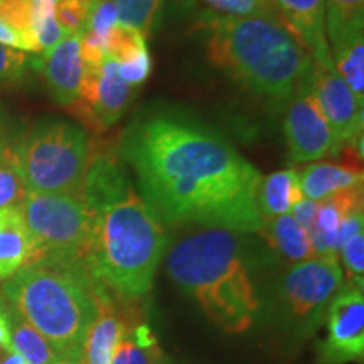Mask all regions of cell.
<instances>
[{
    "mask_svg": "<svg viewBox=\"0 0 364 364\" xmlns=\"http://www.w3.org/2000/svg\"><path fill=\"white\" fill-rule=\"evenodd\" d=\"M27 196L24 181L14 164L11 145L0 152V209L19 206Z\"/></svg>",
    "mask_w": 364,
    "mask_h": 364,
    "instance_id": "obj_27",
    "label": "cell"
},
{
    "mask_svg": "<svg viewBox=\"0 0 364 364\" xmlns=\"http://www.w3.org/2000/svg\"><path fill=\"white\" fill-rule=\"evenodd\" d=\"M9 309L21 316L53 346L58 356L78 359L86 332L97 317L102 297L88 268L22 267L2 287Z\"/></svg>",
    "mask_w": 364,
    "mask_h": 364,
    "instance_id": "obj_5",
    "label": "cell"
},
{
    "mask_svg": "<svg viewBox=\"0 0 364 364\" xmlns=\"http://www.w3.org/2000/svg\"><path fill=\"white\" fill-rule=\"evenodd\" d=\"M9 147V144H6V130H4V117H2V110H0V152L4 149Z\"/></svg>",
    "mask_w": 364,
    "mask_h": 364,
    "instance_id": "obj_39",
    "label": "cell"
},
{
    "mask_svg": "<svg viewBox=\"0 0 364 364\" xmlns=\"http://www.w3.org/2000/svg\"><path fill=\"white\" fill-rule=\"evenodd\" d=\"M91 6L86 0H59L54 9V19L66 36L80 34L88 21Z\"/></svg>",
    "mask_w": 364,
    "mask_h": 364,
    "instance_id": "obj_28",
    "label": "cell"
},
{
    "mask_svg": "<svg viewBox=\"0 0 364 364\" xmlns=\"http://www.w3.org/2000/svg\"><path fill=\"white\" fill-rule=\"evenodd\" d=\"M7 311L11 318V346L27 364H51L59 358L53 346L33 326L11 309Z\"/></svg>",
    "mask_w": 364,
    "mask_h": 364,
    "instance_id": "obj_23",
    "label": "cell"
},
{
    "mask_svg": "<svg viewBox=\"0 0 364 364\" xmlns=\"http://www.w3.org/2000/svg\"><path fill=\"white\" fill-rule=\"evenodd\" d=\"M282 24L311 59L329 56L326 36V0H272Z\"/></svg>",
    "mask_w": 364,
    "mask_h": 364,
    "instance_id": "obj_14",
    "label": "cell"
},
{
    "mask_svg": "<svg viewBox=\"0 0 364 364\" xmlns=\"http://www.w3.org/2000/svg\"><path fill=\"white\" fill-rule=\"evenodd\" d=\"M0 21L24 36L38 53L31 31V0H0Z\"/></svg>",
    "mask_w": 364,
    "mask_h": 364,
    "instance_id": "obj_29",
    "label": "cell"
},
{
    "mask_svg": "<svg viewBox=\"0 0 364 364\" xmlns=\"http://www.w3.org/2000/svg\"><path fill=\"white\" fill-rule=\"evenodd\" d=\"M363 169L356 162H314L300 174L304 198L324 201L339 191L363 188Z\"/></svg>",
    "mask_w": 364,
    "mask_h": 364,
    "instance_id": "obj_16",
    "label": "cell"
},
{
    "mask_svg": "<svg viewBox=\"0 0 364 364\" xmlns=\"http://www.w3.org/2000/svg\"><path fill=\"white\" fill-rule=\"evenodd\" d=\"M51 364H80L78 359H71V358H63L59 356L58 359H54Z\"/></svg>",
    "mask_w": 364,
    "mask_h": 364,
    "instance_id": "obj_40",
    "label": "cell"
},
{
    "mask_svg": "<svg viewBox=\"0 0 364 364\" xmlns=\"http://www.w3.org/2000/svg\"><path fill=\"white\" fill-rule=\"evenodd\" d=\"M80 198L93 211L86 268L113 300L139 302L152 290L167 247L164 225L132 184L120 156L91 152Z\"/></svg>",
    "mask_w": 364,
    "mask_h": 364,
    "instance_id": "obj_2",
    "label": "cell"
},
{
    "mask_svg": "<svg viewBox=\"0 0 364 364\" xmlns=\"http://www.w3.org/2000/svg\"><path fill=\"white\" fill-rule=\"evenodd\" d=\"M208 11L231 17H262L280 21L272 0H201Z\"/></svg>",
    "mask_w": 364,
    "mask_h": 364,
    "instance_id": "obj_26",
    "label": "cell"
},
{
    "mask_svg": "<svg viewBox=\"0 0 364 364\" xmlns=\"http://www.w3.org/2000/svg\"><path fill=\"white\" fill-rule=\"evenodd\" d=\"M118 22L139 31L145 39L152 36L162 19L166 0H113Z\"/></svg>",
    "mask_w": 364,
    "mask_h": 364,
    "instance_id": "obj_24",
    "label": "cell"
},
{
    "mask_svg": "<svg viewBox=\"0 0 364 364\" xmlns=\"http://www.w3.org/2000/svg\"><path fill=\"white\" fill-rule=\"evenodd\" d=\"M118 22V12L113 0H100L91 6L85 29L105 41L110 29Z\"/></svg>",
    "mask_w": 364,
    "mask_h": 364,
    "instance_id": "obj_31",
    "label": "cell"
},
{
    "mask_svg": "<svg viewBox=\"0 0 364 364\" xmlns=\"http://www.w3.org/2000/svg\"><path fill=\"white\" fill-rule=\"evenodd\" d=\"M112 364H169L164 358L156 334L149 326L139 324L127 331L113 353Z\"/></svg>",
    "mask_w": 364,
    "mask_h": 364,
    "instance_id": "obj_21",
    "label": "cell"
},
{
    "mask_svg": "<svg viewBox=\"0 0 364 364\" xmlns=\"http://www.w3.org/2000/svg\"><path fill=\"white\" fill-rule=\"evenodd\" d=\"M314 88L327 124L331 127L336 147L353 150L363 159V105L336 71L332 56L311 59Z\"/></svg>",
    "mask_w": 364,
    "mask_h": 364,
    "instance_id": "obj_11",
    "label": "cell"
},
{
    "mask_svg": "<svg viewBox=\"0 0 364 364\" xmlns=\"http://www.w3.org/2000/svg\"><path fill=\"white\" fill-rule=\"evenodd\" d=\"M341 260L349 277V284L363 289L364 280V233L359 231L351 236L339 250Z\"/></svg>",
    "mask_w": 364,
    "mask_h": 364,
    "instance_id": "obj_30",
    "label": "cell"
},
{
    "mask_svg": "<svg viewBox=\"0 0 364 364\" xmlns=\"http://www.w3.org/2000/svg\"><path fill=\"white\" fill-rule=\"evenodd\" d=\"M258 233L277 255L290 263L311 260L314 257L309 233L294 220L292 215H284L273 220L262 221Z\"/></svg>",
    "mask_w": 364,
    "mask_h": 364,
    "instance_id": "obj_19",
    "label": "cell"
},
{
    "mask_svg": "<svg viewBox=\"0 0 364 364\" xmlns=\"http://www.w3.org/2000/svg\"><path fill=\"white\" fill-rule=\"evenodd\" d=\"M147 51L145 38L134 27L117 22L105 38V56L117 65H124L140 53Z\"/></svg>",
    "mask_w": 364,
    "mask_h": 364,
    "instance_id": "obj_25",
    "label": "cell"
},
{
    "mask_svg": "<svg viewBox=\"0 0 364 364\" xmlns=\"http://www.w3.org/2000/svg\"><path fill=\"white\" fill-rule=\"evenodd\" d=\"M336 71L351 90L359 105H364V34L331 48Z\"/></svg>",
    "mask_w": 364,
    "mask_h": 364,
    "instance_id": "obj_22",
    "label": "cell"
},
{
    "mask_svg": "<svg viewBox=\"0 0 364 364\" xmlns=\"http://www.w3.org/2000/svg\"><path fill=\"white\" fill-rule=\"evenodd\" d=\"M343 284L339 258H311L294 263L277 282L268 306L277 334L289 346L304 343L316 334L327 306Z\"/></svg>",
    "mask_w": 364,
    "mask_h": 364,
    "instance_id": "obj_8",
    "label": "cell"
},
{
    "mask_svg": "<svg viewBox=\"0 0 364 364\" xmlns=\"http://www.w3.org/2000/svg\"><path fill=\"white\" fill-rule=\"evenodd\" d=\"M127 331L129 322L117 309L115 300L102 297L97 317L86 332L80 364H112L113 353Z\"/></svg>",
    "mask_w": 364,
    "mask_h": 364,
    "instance_id": "obj_15",
    "label": "cell"
},
{
    "mask_svg": "<svg viewBox=\"0 0 364 364\" xmlns=\"http://www.w3.org/2000/svg\"><path fill=\"white\" fill-rule=\"evenodd\" d=\"M34 63L43 71L46 86L54 102L61 107H71L76 103L85 73L80 34L68 36L51 51L41 54V59Z\"/></svg>",
    "mask_w": 364,
    "mask_h": 364,
    "instance_id": "obj_13",
    "label": "cell"
},
{
    "mask_svg": "<svg viewBox=\"0 0 364 364\" xmlns=\"http://www.w3.org/2000/svg\"><path fill=\"white\" fill-rule=\"evenodd\" d=\"M194 22L209 65L277 108L289 103L311 56L280 21L203 11Z\"/></svg>",
    "mask_w": 364,
    "mask_h": 364,
    "instance_id": "obj_4",
    "label": "cell"
},
{
    "mask_svg": "<svg viewBox=\"0 0 364 364\" xmlns=\"http://www.w3.org/2000/svg\"><path fill=\"white\" fill-rule=\"evenodd\" d=\"M19 209L33 238L27 265L86 267L93 211L80 196L27 193Z\"/></svg>",
    "mask_w": 364,
    "mask_h": 364,
    "instance_id": "obj_7",
    "label": "cell"
},
{
    "mask_svg": "<svg viewBox=\"0 0 364 364\" xmlns=\"http://www.w3.org/2000/svg\"><path fill=\"white\" fill-rule=\"evenodd\" d=\"M302 199L300 174L295 169H284L263 177L257 194V206L262 221L290 215L292 208Z\"/></svg>",
    "mask_w": 364,
    "mask_h": 364,
    "instance_id": "obj_18",
    "label": "cell"
},
{
    "mask_svg": "<svg viewBox=\"0 0 364 364\" xmlns=\"http://www.w3.org/2000/svg\"><path fill=\"white\" fill-rule=\"evenodd\" d=\"M0 46H6V48H12L16 51H26V53H36L34 46L27 41L24 36L16 33L11 27L4 24L0 21Z\"/></svg>",
    "mask_w": 364,
    "mask_h": 364,
    "instance_id": "obj_36",
    "label": "cell"
},
{
    "mask_svg": "<svg viewBox=\"0 0 364 364\" xmlns=\"http://www.w3.org/2000/svg\"><path fill=\"white\" fill-rule=\"evenodd\" d=\"M29 59L22 51L0 46V85L17 83L24 78Z\"/></svg>",
    "mask_w": 364,
    "mask_h": 364,
    "instance_id": "obj_32",
    "label": "cell"
},
{
    "mask_svg": "<svg viewBox=\"0 0 364 364\" xmlns=\"http://www.w3.org/2000/svg\"><path fill=\"white\" fill-rule=\"evenodd\" d=\"M120 159L162 225L258 233L262 176L221 134L177 110H154L127 127Z\"/></svg>",
    "mask_w": 364,
    "mask_h": 364,
    "instance_id": "obj_1",
    "label": "cell"
},
{
    "mask_svg": "<svg viewBox=\"0 0 364 364\" xmlns=\"http://www.w3.org/2000/svg\"><path fill=\"white\" fill-rule=\"evenodd\" d=\"M27 193L80 196L91 159L90 136L66 120H43L11 145Z\"/></svg>",
    "mask_w": 364,
    "mask_h": 364,
    "instance_id": "obj_6",
    "label": "cell"
},
{
    "mask_svg": "<svg viewBox=\"0 0 364 364\" xmlns=\"http://www.w3.org/2000/svg\"><path fill=\"white\" fill-rule=\"evenodd\" d=\"M363 228H364V213H363V208H358L349 213V215L341 221L338 231H336L334 241H332V252H334L336 257H339V250L346 241L351 238V236L359 233V231H363Z\"/></svg>",
    "mask_w": 364,
    "mask_h": 364,
    "instance_id": "obj_34",
    "label": "cell"
},
{
    "mask_svg": "<svg viewBox=\"0 0 364 364\" xmlns=\"http://www.w3.org/2000/svg\"><path fill=\"white\" fill-rule=\"evenodd\" d=\"M364 0H326V36L334 48L364 34Z\"/></svg>",
    "mask_w": 364,
    "mask_h": 364,
    "instance_id": "obj_20",
    "label": "cell"
},
{
    "mask_svg": "<svg viewBox=\"0 0 364 364\" xmlns=\"http://www.w3.org/2000/svg\"><path fill=\"white\" fill-rule=\"evenodd\" d=\"M134 91L120 76L117 63L105 58L100 65H85L80 98L70 108L91 129L107 130L124 115Z\"/></svg>",
    "mask_w": 364,
    "mask_h": 364,
    "instance_id": "obj_12",
    "label": "cell"
},
{
    "mask_svg": "<svg viewBox=\"0 0 364 364\" xmlns=\"http://www.w3.org/2000/svg\"><path fill=\"white\" fill-rule=\"evenodd\" d=\"M238 235L228 230L198 231L176 243L167 257L172 284L228 334L248 332L263 306Z\"/></svg>",
    "mask_w": 364,
    "mask_h": 364,
    "instance_id": "obj_3",
    "label": "cell"
},
{
    "mask_svg": "<svg viewBox=\"0 0 364 364\" xmlns=\"http://www.w3.org/2000/svg\"><path fill=\"white\" fill-rule=\"evenodd\" d=\"M33 257V238L19 206L0 209V282H7Z\"/></svg>",
    "mask_w": 364,
    "mask_h": 364,
    "instance_id": "obj_17",
    "label": "cell"
},
{
    "mask_svg": "<svg viewBox=\"0 0 364 364\" xmlns=\"http://www.w3.org/2000/svg\"><path fill=\"white\" fill-rule=\"evenodd\" d=\"M326 332L317 344V364L361 361L364 354L363 289L343 284L332 297L324 316Z\"/></svg>",
    "mask_w": 364,
    "mask_h": 364,
    "instance_id": "obj_10",
    "label": "cell"
},
{
    "mask_svg": "<svg viewBox=\"0 0 364 364\" xmlns=\"http://www.w3.org/2000/svg\"><path fill=\"white\" fill-rule=\"evenodd\" d=\"M317 209H318V203L316 201H311V199H306L304 198L302 201L295 204L292 208V211H290V215L294 216V220L299 223L300 226L304 228V230L307 231L314 226V221H316V216H317Z\"/></svg>",
    "mask_w": 364,
    "mask_h": 364,
    "instance_id": "obj_35",
    "label": "cell"
},
{
    "mask_svg": "<svg viewBox=\"0 0 364 364\" xmlns=\"http://www.w3.org/2000/svg\"><path fill=\"white\" fill-rule=\"evenodd\" d=\"M118 73H120L125 83L130 85L132 88H136L144 81H147L150 73H152V58H150L149 49L140 53L134 59H130V61L124 63V65H118Z\"/></svg>",
    "mask_w": 364,
    "mask_h": 364,
    "instance_id": "obj_33",
    "label": "cell"
},
{
    "mask_svg": "<svg viewBox=\"0 0 364 364\" xmlns=\"http://www.w3.org/2000/svg\"><path fill=\"white\" fill-rule=\"evenodd\" d=\"M86 2H90V4H95V2H100V0H86Z\"/></svg>",
    "mask_w": 364,
    "mask_h": 364,
    "instance_id": "obj_41",
    "label": "cell"
},
{
    "mask_svg": "<svg viewBox=\"0 0 364 364\" xmlns=\"http://www.w3.org/2000/svg\"><path fill=\"white\" fill-rule=\"evenodd\" d=\"M287 105L284 132L290 157L295 162H317L327 156L338 157L339 150L314 88L312 63L300 73Z\"/></svg>",
    "mask_w": 364,
    "mask_h": 364,
    "instance_id": "obj_9",
    "label": "cell"
},
{
    "mask_svg": "<svg viewBox=\"0 0 364 364\" xmlns=\"http://www.w3.org/2000/svg\"><path fill=\"white\" fill-rule=\"evenodd\" d=\"M0 364H27L11 344L0 349Z\"/></svg>",
    "mask_w": 364,
    "mask_h": 364,
    "instance_id": "obj_38",
    "label": "cell"
},
{
    "mask_svg": "<svg viewBox=\"0 0 364 364\" xmlns=\"http://www.w3.org/2000/svg\"><path fill=\"white\" fill-rule=\"evenodd\" d=\"M9 344H11V318H9V311L0 300V349Z\"/></svg>",
    "mask_w": 364,
    "mask_h": 364,
    "instance_id": "obj_37",
    "label": "cell"
}]
</instances>
